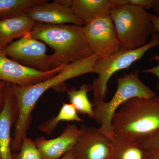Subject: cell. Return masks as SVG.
Instances as JSON below:
<instances>
[{"mask_svg": "<svg viewBox=\"0 0 159 159\" xmlns=\"http://www.w3.org/2000/svg\"><path fill=\"white\" fill-rule=\"evenodd\" d=\"M69 6L84 24L110 16L113 7L111 0H69Z\"/></svg>", "mask_w": 159, "mask_h": 159, "instance_id": "obj_15", "label": "cell"}, {"mask_svg": "<svg viewBox=\"0 0 159 159\" xmlns=\"http://www.w3.org/2000/svg\"><path fill=\"white\" fill-rule=\"evenodd\" d=\"M82 31L91 51L99 58L110 56L121 48L111 16L86 23Z\"/></svg>", "mask_w": 159, "mask_h": 159, "instance_id": "obj_8", "label": "cell"}, {"mask_svg": "<svg viewBox=\"0 0 159 159\" xmlns=\"http://www.w3.org/2000/svg\"><path fill=\"white\" fill-rule=\"evenodd\" d=\"M146 159H159V154L145 151Z\"/></svg>", "mask_w": 159, "mask_h": 159, "instance_id": "obj_26", "label": "cell"}, {"mask_svg": "<svg viewBox=\"0 0 159 159\" xmlns=\"http://www.w3.org/2000/svg\"><path fill=\"white\" fill-rule=\"evenodd\" d=\"M77 113L76 110L70 103H63L57 116L52 117L43 122L39 126L38 129L47 134H51L61 121L82 122V119Z\"/></svg>", "mask_w": 159, "mask_h": 159, "instance_id": "obj_18", "label": "cell"}, {"mask_svg": "<svg viewBox=\"0 0 159 159\" xmlns=\"http://www.w3.org/2000/svg\"><path fill=\"white\" fill-rule=\"evenodd\" d=\"M82 27L37 23L29 34L54 50L50 59L51 68L54 70L93 54L83 33Z\"/></svg>", "mask_w": 159, "mask_h": 159, "instance_id": "obj_2", "label": "cell"}, {"mask_svg": "<svg viewBox=\"0 0 159 159\" xmlns=\"http://www.w3.org/2000/svg\"><path fill=\"white\" fill-rule=\"evenodd\" d=\"M139 72L138 69L134 72L124 74L122 77H117V89L112 99L109 102L103 101L93 104V119L100 124V131L111 139L114 135L112 126L113 118L120 106L134 97L149 98L157 95L140 80Z\"/></svg>", "mask_w": 159, "mask_h": 159, "instance_id": "obj_5", "label": "cell"}, {"mask_svg": "<svg viewBox=\"0 0 159 159\" xmlns=\"http://www.w3.org/2000/svg\"><path fill=\"white\" fill-rule=\"evenodd\" d=\"M66 66L48 71H39L23 65L0 51V80L21 87L33 85L54 77Z\"/></svg>", "mask_w": 159, "mask_h": 159, "instance_id": "obj_10", "label": "cell"}, {"mask_svg": "<svg viewBox=\"0 0 159 159\" xmlns=\"http://www.w3.org/2000/svg\"><path fill=\"white\" fill-rule=\"evenodd\" d=\"M129 4L144 7L146 9H152L155 0H128Z\"/></svg>", "mask_w": 159, "mask_h": 159, "instance_id": "obj_23", "label": "cell"}, {"mask_svg": "<svg viewBox=\"0 0 159 159\" xmlns=\"http://www.w3.org/2000/svg\"><path fill=\"white\" fill-rule=\"evenodd\" d=\"M159 46V33L152 35L151 39L145 45L134 50L121 48L114 54L99 58L94 65V73L98 75L93 81L92 91L93 94V104L105 101L108 92V82L115 73L128 69L143 57L150 49Z\"/></svg>", "mask_w": 159, "mask_h": 159, "instance_id": "obj_6", "label": "cell"}, {"mask_svg": "<svg viewBox=\"0 0 159 159\" xmlns=\"http://www.w3.org/2000/svg\"></svg>", "mask_w": 159, "mask_h": 159, "instance_id": "obj_29", "label": "cell"}, {"mask_svg": "<svg viewBox=\"0 0 159 159\" xmlns=\"http://www.w3.org/2000/svg\"><path fill=\"white\" fill-rule=\"evenodd\" d=\"M60 159H74L72 148L69 150Z\"/></svg>", "mask_w": 159, "mask_h": 159, "instance_id": "obj_28", "label": "cell"}, {"mask_svg": "<svg viewBox=\"0 0 159 159\" xmlns=\"http://www.w3.org/2000/svg\"><path fill=\"white\" fill-rule=\"evenodd\" d=\"M73 148L74 159H108L112 148V139L99 128L82 125Z\"/></svg>", "mask_w": 159, "mask_h": 159, "instance_id": "obj_9", "label": "cell"}, {"mask_svg": "<svg viewBox=\"0 0 159 159\" xmlns=\"http://www.w3.org/2000/svg\"><path fill=\"white\" fill-rule=\"evenodd\" d=\"M112 126L114 135L141 142L159 129V95L129 99L116 111Z\"/></svg>", "mask_w": 159, "mask_h": 159, "instance_id": "obj_3", "label": "cell"}, {"mask_svg": "<svg viewBox=\"0 0 159 159\" xmlns=\"http://www.w3.org/2000/svg\"><path fill=\"white\" fill-rule=\"evenodd\" d=\"M6 84V82L0 80V111L2 108L4 104Z\"/></svg>", "mask_w": 159, "mask_h": 159, "instance_id": "obj_24", "label": "cell"}, {"mask_svg": "<svg viewBox=\"0 0 159 159\" xmlns=\"http://www.w3.org/2000/svg\"><path fill=\"white\" fill-rule=\"evenodd\" d=\"M153 60L156 61H157L158 65L156 66L152 67L150 68L144 69L142 70V72L146 74H151L155 75L159 79V55L155 54L152 58ZM157 89L159 91V83L157 84Z\"/></svg>", "mask_w": 159, "mask_h": 159, "instance_id": "obj_22", "label": "cell"}, {"mask_svg": "<svg viewBox=\"0 0 159 159\" xmlns=\"http://www.w3.org/2000/svg\"><path fill=\"white\" fill-rule=\"evenodd\" d=\"M17 115V101L11 84L6 82L4 104L0 111V159H14L11 148V131Z\"/></svg>", "mask_w": 159, "mask_h": 159, "instance_id": "obj_12", "label": "cell"}, {"mask_svg": "<svg viewBox=\"0 0 159 159\" xmlns=\"http://www.w3.org/2000/svg\"><path fill=\"white\" fill-rule=\"evenodd\" d=\"M112 144V151L108 159H146L140 141L114 135Z\"/></svg>", "mask_w": 159, "mask_h": 159, "instance_id": "obj_16", "label": "cell"}, {"mask_svg": "<svg viewBox=\"0 0 159 159\" xmlns=\"http://www.w3.org/2000/svg\"><path fill=\"white\" fill-rule=\"evenodd\" d=\"M151 13L141 6L125 4L113 6L111 17L120 47L126 50L139 48L157 31L151 20Z\"/></svg>", "mask_w": 159, "mask_h": 159, "instance_id": "obj_4", "label": "cell"}, {"mask_svg": "<svg viewBox=\"0 0 159 159\" xmlns=\"http://www.w3.org/2000/svg\"><path fill=\"white\" fill-rule=\"evenodd\" d=\"M150 17L156 30L159 33V17L156 15L150 14Z\"/></svg>", "mask_w": 159, "mask_h": 159, "instance_id": "obj_25", "label": "cell"}, {"mask_svg": "<svg viewBox=\"0 0 159 159\" xmlns=\"http://www.w3.org/2000/svg\"><path fill=\"white\" fill-rule=\"evenodd\" d=\"M12 155L14 159H44L34 141L27 137L23 139L19 151Z\"/></svg>", "mask_w": 159, "mask_h": 159, "instance_id": "obj_20", "label": "cell"}, {"mask_svg": "<svg viewBox=\"0 0 159 159\" xmlns=\"http://www.w3.org/2000/svg\"><path fill=\"white\" fill-rule=\"evenodd\" d=\"M92 91V86L87 84H82L77 89L74 87L67 90L70 103L74 107L78 113L87 115L93 119V106L88 97V93Z\"/></svg>", "mask_w": 159, "mask_h": 159, "instance_id": "obj_17", "label": "cell"}, {"mask_svg": "<svg viewBox=\"0 0 159 159\" xmlns=\"http://www.w3.org/2000/svg\"><path fill=\"white\" fill-rule=\"evenodd\" d=\"M79 133L77 125L69 124L57 138L47 139L41 137L34 141L44 159H60L73 148Z\"/></svg>", "mask_w": 159, "mask_h": 159, "instance_id": "obj_13", "label": "cell"}, {"mask_svg": "<svg viewBox=\"0 0 159 159\" xmlns=\"http://www.w3.org/2000/svg\"><path fill=\"white\" fill-rule=\"evenodd\" d=\"M99 57L93 54L90 57L70 64L54 77L29 86L21 87L11 84V88L18 106L17 119L14 124L11 148L12 152L19 151L23 139L27 137V131L32 122V111L37 101L50 89L60 86L61 91L68 89L66 82L89 73H94L95 63Z\"/></svg>", "mask_w": 159, "mask_h": 159, "instance_id": "obj_1", "label": "cell"}, {"mask_svg": "<svg viewBox=\"0 0 159 159\" xmlns=\"http://www.w3.org/2000/svg\"><path fill=\"white\" fill-rule=\"evenodd\" d=\"M47 0H0V20L25 13L26 9L48 2Z\"/></svg>", "mask_w": 159, "mask_h": 159, "instance_id": "obj_19", "label": "cell"}, {"mask_svg": "<svg viewBox=\"0 0 159 159\" xmlns=\"http://www.w3.org/2000/svg\"><path fill=\"white\" fill-rule=\"evenodd\" d=\"M45 44L29 33L12 42L2 51L7 57L23 65L39 71H48L52 70L51 55L47 54Z\"/></svg>", "mask_w": 159, "mask_h": 159, "instance_id": "obj_7", "label": "cell"}, {"mask_svg": "<svg viewBox=\"0 0 159 159\" xmlns=\"http://www.w3.org/2000/svg\"><path fill=\"white\" fill-rule=\"evenodd\" d=\"M140 142L145 151L159 154V129L145 137Z\"/></svg>", "mask_w": 159, "mask_h": 159, "instance_id": "obj_21", "label": "cell"}, {"mask_svg": "<svg viewBox=\"0 0 159 159\" xmlns=\"http://www.w3.org/2000/svg\"><path fill=\"white\" fill-rule=\"evenodd\" d=\"M25 13L37 23L50 25H72L84 26L85 24L75 15L71 8L59 1H48L26 9Z\"/></svg>", "mask_w": 159, "mask_h": 159, "instance_id": "obj_11", "label": "cell"}, {"mask_svg": "<svg viewBox=\"0 0 159 159\" xmlns=\"http://www.w3.org/2000/svg\"><path fill=\"white\" fill-rule=\"evenodd\" d=\"M36 24L25 13L0 20V51L13 40L29 33Z\"/></svg>", "mask_w": 159, "mask_h": 159, "instance_id": "obj_14", "label": "cell"}, {"mask_svg": "<svg viewBox=\"0 0 159 159\" xmlns=\"http://www.w3.org/2000/svg\"><path fill=\"white\" fill-rule=\"evenodd\" d=\"M152 9L157 14V16L159 17V0H155Z\"/></svg>", "mask_w": 159, "mask_h": 159, "instance_id": "obj_27", "label": "cell"}]
</instances>
